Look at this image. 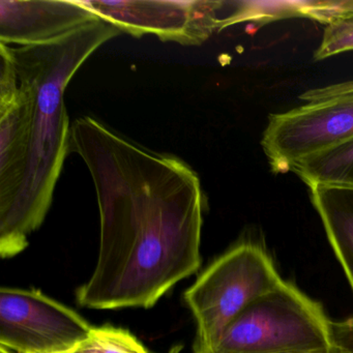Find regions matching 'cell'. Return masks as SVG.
<instances>
[{"label":"cell","instance_id":"obj_1","mask_svg":"<svg viewBox=\"0 0 353 353\" xmlns=\"http://www.w3.org/2000/svg\"><path fill=\"white\" fill-rule=\"evenodd\" d=\"M71 152L85 163L100 212L94 274L82 307L150 309L201 265L203 192L196 171L148 150L92 117L71 127Z\"/></svg>","mask_w":353,"mask_h":353},{"label":"cell","instance_id":"obj_2","mask_svg":"<svg viewBox=\"0 0 353 353\" xmlns=\"http://www.w3.org/2000/svg\"><path fill=\"white\" fill-rule=\"evenodd\" d=\"M121 34L100 20L36 46L0 44V255L28 247L44 222L68 154L65 92L80 68Z\"/></svg>","mask_w":353,"mask_h":353},{"label":"cell","instance_id":"obj_3","mask_svg":"<svg viewBox=\"0 0 353 353\" xmlns=\"http://www.w3.org/2000/svg\"><path fill=\"white\" fill-rule=\"evenodd\" d=\"M319 303L283 281L249 303L223 332L221 353H325L336 345Z\"/></svg>","mask_w":353,"mask_h":353},{"label":"cell","instance_id":"obj_4","mask_svg":"<svg viewBox=\"0 0 353 353\" xmlns=\"http://www.w3.org/2000/svg\"><path fill=\"white\" fill-rule=\"evenodd\" d=\"M270 256L254 243L229 250L185 292L197 322V344L214 349L227 326L260 295L283 282Z\"/></svg>","mask_w":353,"mask_h":353},{"label":"cell","instance_id":"obj_5","mask_svg":"<svg viewBox=\"0 0 353 353\" xmlns=\"http://www.w3.org/2000/svg\"><path fill=\"white\" fill-rule=\"evenodd\" d=\"M353 137V94L307 103L268 117L261 146L276 174Z\"/></svg>","mask_w":353,"mask_h":353},{"label":"cell","instance_id":"obj_6","mask_svg":"<svg viewBox=\"0 0 353 353\" xmlns=\"http://www.w3.org/2000/svg\"><path fill=\"white\" fill-rule=\"evenodd\" d=\"M92 330L79 314L40 290H0V346L12 352L69 353Z\"/></svg>","mask_w":353,"mask_h":353},{"label":"cell","instance_id":"obj_7","mask_svg":"<svg viewBox=\"0 0 353 353\" xmlns=\"http://www.w3.org/2000/svg\"><path fill=\"white\" fill-rule=\"evenodd\" d=\"M80 3L101 20L133 37L156 36L185 46L203 44L220 32L219 16L227 1L191 0H90Z\"/></svg>","mask_w":353,"mask_h":353},{"label":"cell","instance_id":"obj_8","mask_svg":"<svg viewBox=\"0 0 353 353\" xmlns=\"http://www.w3.org/2000/svg\"><path fill=\"white\" fill-rule=\"evenodd\" d=\"M80 1H0V44H47L100 21Z\"/></svg>","mask_w":353,"mask_h":353},{"label":"cell","instance_id":"obj_9","mask_svg":"<svg viewBox=\"0 0 353 353\" xmlns=\"http://www.w3.org/2000/svg\"><path fill=\"white\" fill-rule=\"evenodd\" d=\"M330 245L353 289V189L309 185Z\"/></svg>","mask_w":353,"mask_h":353},{"label":"cell","instance_id":"obj_10","mask_svg":"<svg viewBox=\"0 0 353 353\" xmlns=\"http://www.w3.org/2000/svg\"><path fill=\"white\" fill-rule=\"evenodd\" d=\"M305 185L353 189V137L296 163L291 169Z\"/></svg>","mask_w":353,"mask_h":353},{"label":"cell","instance_id":"obj_11","mask_svg":"<svg viewBox=\"0 0 353 353\" xmlns=\"http://www.w3.org/2000/svg\"><path fill=\"white\" fill-rule=\"evenodd\" d=\"M316 0H250L233 1L234 10L221 20V30L243 23L253 22L259 26L288 18H307Z\"/></svg>","mask_w":353,"mask_h":353},{"label":"cell","instance_id":"obj_12","mask_svg":"<svg viewBox=\"0 0 353 353\" xmlns=\"http://www.w3.org/2000/svg\"><path fill=\"white\" fill-rule=\"evenodd\" d=\"M69 353H148L131 332L106 325L92 327L88 340Z\"/></svg>","mask_w":353,"mask_h":353},{"label":"cell","instance_id":"obj_13","mask_svg":"<svg viewBox=\"0 0 353 353\" xmlns=\"http://www.w3.org/2000/svg\"><path fill=\"white\" fill-rule=\"evenodd\" d=\"M348 51H353V15L326 26L321 44L314 53V61H323Z\"/></svg>","mask_w":353,"mask_h":353},{"label":"cell","instance_id":"obj_14","mask_svg":"<svg viewBox=\"0 0 353 353\" xmlns=\"http://www.w3.org/2000/svg\"><path fill=\"white\" fill-rule=\"evenodd\" d=\"M352 15L353 0H317L307 18L327 26L334 20Z\"/></svg>","mask_w":353,"mask_h":353},{"label":"cell","instance_id":"obj_15","mask_svg":"<svg viewBox=\"0 0 353 353\" xmlns=\"http://www.w3.org/2000/svg\"><path fill=\"white\" fill-rule=\"evenodd\" d=\"M332 339L340 348L349 353H353V317L341 322H332Z\"/></svg>","mask_w":353,"mask_h":353},{"label":"cell","instance_id":"obj_16","mask_svg":"<svg viewBox=\"0 0 353 353\" xmlns=\"http://www.w3.org/2000/svg\"><path fill=\"white\" fill-rule=\"evenodd\" d=\"M328 94L332 97H340L344 96V94H353V80L332 84V85L328 88Z\"/></svg>","mask_w":353,"mask_h":353},{"label":"cell","instance_id":"obj_17","mask_svg":"<svg viewBox=\"0 0 353 353\" xmlns=\"http://www.w3.org/2000/svg\"><path fill=\"white\" fill-rule=\"evenodd\" d=\"M194 351L195 353H221L219 351L214 350V349L206 348V347L201 346V345L195 343L194 345ZM325 353H349L345 351L344 349L340 348V347L334 346L332 350L327 351Z\"/></svg>","mask_w":353,"mask_h":353},{"label":"cell","instance_id":"obj_18","mask_svg":"<svg viewBox=\"0 0 353 353\" xmlns=\"http://www.w3.org/2000/svg\"><path fill=\"white\" fill-rule=\"evenodd\" d=\"M0 353H14L10 351L9 349L5 348V347L0 346Z\"/></svg>","mask_w":353,"mask_h":353}]
</instances>
